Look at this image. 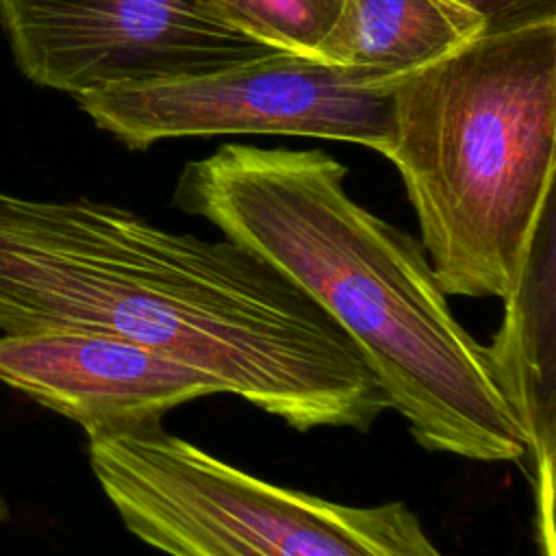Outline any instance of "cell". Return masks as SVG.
<instances>
[{"mask_svg":"<svg viewBox=\"0 0 556 556\" xmlns=\"http://www.w3.org/2000/svg\"><path fill=\"white\" fill-rule=\"evenodd\" d=\"M22 74L76 96L217 72L276 52L211 0H0Z\"/></svg>","mask_w":556,"mask_h":556,"instance_id":"obj_6","label":"cell"},{"mask_svg":"<svg viewBox=\"0 0 556 556\" xmlns=\"http://www.w3.org/2000/svg\"><path fill=\"white\" fill-rule=\"evenodd\" d=\"M480 33L482 22L447 0H352L319 59L397 80L441 61Z\"/></svg>","mask_w":556,"mask_h":556,"instance_id":"obj_9","label":"cell"},{"mask_svg":"<svg viewBox=\"0 0 556 556\" xmlns=\"http://www.w3.org/2000/svg\"><path fill=\"white\" fill-rule=\"evenodd\" d=\"M554 215H545L526 269L504 300V317L486 345L495 380L526 437L536 539L554 556Z\"/></svg>","mask_w":556,"mask_h":556,"instance_id":"obj_8","label":"cell"},{"mask_svg":"<svg viewBox=\"0 0 556 556\" xmlns=\"http://www.w3.org/2000/svg\"><path fill=\"white\" fill-rule=\"evenodd\" d=\"M352 0H211L235 30L267 48L319 59Z\"/></svg>","mask_w":556,"mask_h":556,"instance_id":"obj_10","label":"cell"},{"mask_svg":"<svg viewBox=\"0 0 556 556\" xmlns=\"http://www.w3.org/2000/svg\"><path fill=\"white\" fill-rule=\"evenodd\" d=\"M161 421L85 432L104 497L148 547L167 556H445L400 500L350 506L282 486Z\"/></svg>","mask_w":556,"mask_h":556,"instance_id":"obj_4","label":"cell"},{"mask_svg":"<svg viewBox=\"0 0 556 556\" xmlns=\"http://www.w3.org/2000/svg\"><path fill=\"white\" fill-rule=\"evenodd\" d=\"M395 83L276 50L208 74L83 93L76 102L132 150L256 132L350 141L384 156L395 130Z\"/></svg>","mask_w":556,"mask_h":556,"instance_id":"obj_5","label":"cell"},{"mask_svg":"<svg viewBox=\"0 0 556 556\" xmlns=\"http://www.w3.org/2000/svg\"><path fill=\"white\" fill-rule=\"evenodd\" d=\"M63 330L143 345L298 432H367L389 408L339 324L245 248L109 202L0 191V332Z\"/></svg>","mask_w":556,"mask_h":556,"instance_id":"obj_1","label":"cell"},{"mask_svg":"<svg viewBox=\"0 0 556 556\" xmlns=\"http://www.w3.org/2000/svg\"><path fill=\"white\" fill-rule=\"evenodd\" d=\"M0 382L85 432L163 419L187 402L228 395L198 369L126 339L80 330L2 334Z\"/></svg>","mask_w":556,"mask_h":556,"instance_id":"obj_7","label":"cell"},{"mask_svg":"<svg viewBox=\"0 0 556 556\" xmlns=\"http://www.w3.org/2000/svg\"><path fill=\"white\" fill-rule=\"evenodd\" d=\"M9 504H7V500H4V495L0 493V523H4L7 519H9Z\"/></svg>","mask_w":556,"mask_h":556,"instance_id":"obj_12","label":"cell"},{"mask_svg":"<svg viewBox=\"0 0 556 556\" xmlns=\"http://www.w3.org/2000/svg\"><path fill=\"white\" fill-rule=\"evenodd\" d=\"M345 176L324 150L224 143L182 167L172 202L332 317L417 445L476 463L526 460L486 345L452 313L421 243L358 204Z\"/></svg>","mask_w":556,"mask_h":556,"instance_id":"obj_2","label":"cell"},{"mask_svg":"<svg viewBox=\"0 0 556 556\" xmlns=\"http://www.w3.org/2000/svg\"><path fill=\"white\" fill-rule=\"evenodd\" d=\"M476 15L484 33L556 17V0H447Z\"/></svg>","mask_w":556,"mask_h":556,"instance_id":"obj_11","label":"cell"},{"mask_svg":"<svg viewBox=\"0 0 556 556\" xmlns=\"http://www.w3.org/2000/svg\"><path fill=\"white\" fill-rule=\"evenodd\" d=\"M395 165L447 295L506 300L552 211L556 17L480 33L397 78Z\"/></svg>","mask_w":556,"mask_h":556,"instance_id":"obj_3","label":"cell"}]
</instances>
